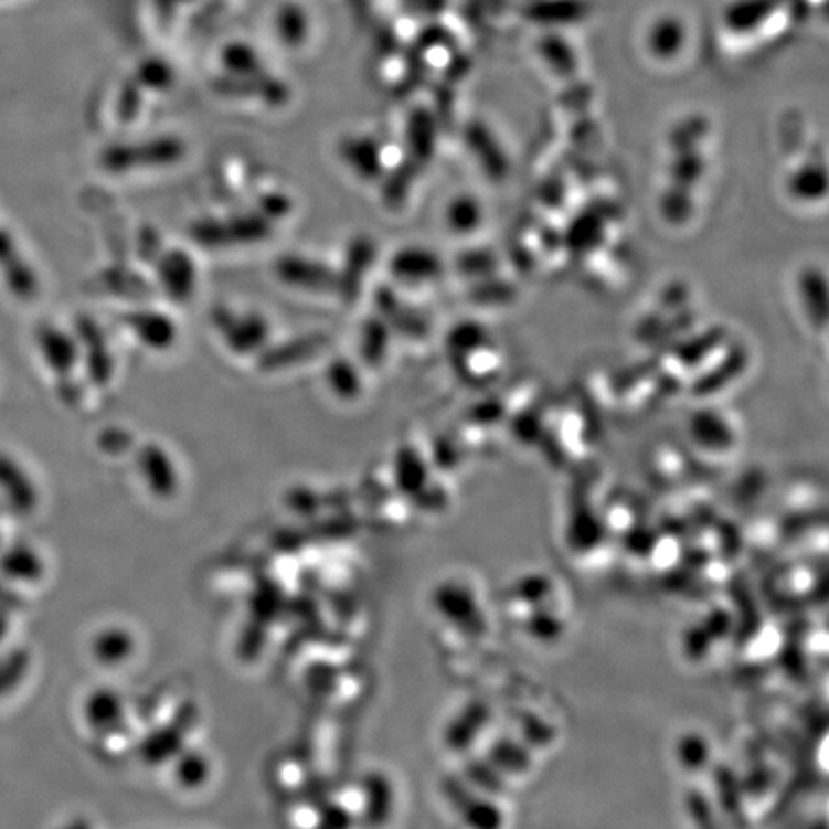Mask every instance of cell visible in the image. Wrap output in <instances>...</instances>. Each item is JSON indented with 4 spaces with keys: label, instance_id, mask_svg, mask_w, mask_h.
<instances>
[{
    "label": "cell",
    "instance_id": "1",
    "mask_svg": "<svg viewBox=\"0 0 829 829\" xmlns=\"http://www.w3.org/2000/svg\"><path fill=\"white\" fill-rule=\"evenodd\" d=\"M184 145L173 137H160L139 145H116L103 155V166L110 173H131L140 168H163L183 158Z\"/></svg>",
    "mask_w": 829,
    "mask_h": 829
},
{
    "label": "cell",
    "instance_id": "2",
    "mask_svg": "<svg viewBox=\"0 0 829 829\" xmlns=\"http://www.w3.org/2000/svg\"><path fill=\"white\" fill-rule=\"evenodd\" d=\"M272 221L265 213L233 215L227 220L200 221L192 228V236L208 248H231L235 244H252L265 241L272 235Z\"/></svg>",
    "mask_w": 829,
    "mask_h": 829
},
{
    "label": "cell",
    "instance_id": "3",
    "mask_svg": "<svg viewBox=\"0 0 829 829\" xmlns=\"http://www.w3.org/2000/svg\"><path fill=\"white\" fill-rule=\"evenodd\" d=\"M213 325L217 327L228 348L238 355L259 352L269 337L267 321L257 313H233L227 309H220L213 316Z\"/></svg>",
    "mask_w": 829,
    "mask_h": 829
},
{
    "label": "cell",
    "instance_id": "4",
    "mask_svg": "<svg viewBox=\"0 0 829 829\" xmlns=\"http://www.w3.org/2000/svg\"><path fill=\"white\" fill-rule=\"evenodd\" d=\"M275 272L283 283L301 290L329 293L340 287V277L329 265L319 264L317 259L304 256L280 257Z\"/></svg>",
    "mask_w": 829,
    "mask_h": 829
},
{
    "label": "cell",
    "instance_id": "5",
    "mask_svg": "<svg viewBox=\"0 0 829 829\" xmlns=\"http://www.w3.org/2000/svg\"><path fill=\"white\" fill-rule=\"evenodd\" d=\"M688 433L691 442L709 454H727L737 442V431L732 421L712 407L693 413L688 423Z\"/></svg>",
    "mask_w": 829,
    "mask_h": 829
},
{
    "label": "cell",
    "instance_id": "6",
    "mask_svg": "<svg viewBox=\"0 0 829 829\" xmlns=\"http://www.w3.org/2000/svg\"><path fill=\"white\" fill-rule=\"evenodd\" d=\"M390 272L404 285H428L442 277L444 262L434 249L425 246H407L397 249L390 259Z\"/></svg>",
    "mask_w": 829,
    "mask_h": 829
},
{
    "label": "cell",
    "instance_id": "7",
    "mask_svg": "<svg viewBox=\"0 0 829 829\" xmlns=\"http://www.w3.org/2000/svg\"><path fill=\"white\" fill-rule=\"evenodd\" d=\"M158 279L166 294L173 300H189L199 283L196 265L187 252L171 249L158 262Z\"/></svg>",
    "mask_w": 829,
    "mask_h": 829
},
{
    "label": "cell",
    "instance_id": "8",
    "mask_svg": "<svg viewBox=\"0 0 829 829\" xmlns=\"http://www.w3.org/2000/svg\"><path fill=\"white\" fill-rule=\"evenodd\" d=\"M38 344L44 363L62 379L72 373L82 360L79 340L54 327H44L39 331Z\"/></svg>",
    "mask_w": 829,
    "mask_h": 829
},
{
    "label": "cell",
    "instance_id": "9",
    "mask_svg": "<svg viewBox=\"0 0 829 829\" xmlns=\"http://www.w3.org/2000/svg\"><path fill=\"white\" fill-rule=\"evenodd\" d=\"M127 327L135 332L140 342L155 350H166L176 342V325L160 311H135L127 319Z\"/></svg>",
    "mask_w": 829,
    "mask_h": 829
},
{
    "label": "cell",
    "instance_id": "10",
    "mask_svg": "<svg viewBox=\"0 0 829 829\" xmlns=\"http://www.w3.org/2000/svg\"><path fill=\"white\" fill-rule=\"evenodd\" d=\"M444 220H446L449 233L457 236L475 235L485 223V210L480 200L470 194H459L456 199L449 200Z\"/></svg>",
    "mask_w": 829,
    "mask_h": 829
},
{
    "label": "cell",
    "instance_id": "11",
    "mask_svg": "<svg viewBox=\"0 0 829 829\" xmlns=\"http://www.w3.org/2000/svg\"><path fill=\"white\" fill-rule=\"evenodd\" d=\"M88 334H83V342H79L83 355L88 360V373L98 386H106L110 382L114 373V363H111L110 348L104 342L103 334L96 329L95 325L83 323Z\"/></svg>",
    "mask_w": 829,
    "mask_h": 829
},
{
    "label": "cell",
    "instance_id": "12",
    "mask_svg": "<svg viewBox=\"0 0 829 829\" xmlns=\"http://www.w3.org/2000/svg\"><path fill=\"white\" fill-rule=\"evenodd\" d=\"M373 244L368 241H358L353 244L348 254L344 273L338 275L342 293L350 294V296L358 294L361 279H363L361 275L371 269V264H373Z\"/></svg>",
    "mask_w": 829,
    "mask_h": 829
},
{
    "label": "cell",
    "instance_id": "13",
    "mask_svg": "<svg viewBox=\"0 0 829 829\" xmlns=\"http://www.w3.org/2000/svg\"><path fill=\"white\" fill-rule=\"evenodd\" d=\"M379 152L371 140H348L342 147V156L346 162L363 179H374L381 173Z\"/></svg>",
    "mask_w": 829,
    "mask_h": 829
},
{
    "label": "cell",
    "instance_id": "14",
    "mask_svg": "<svg viewBox=\"0 0 829 829\" xmlns=\"http://www.w3.org/2000/svg\"><path fill=\"white\" fill-rule=\"evenodd\" d=\"M140 467H142V472H145L148 482L156 486V488L166 490L160 475H163V478H168L169 482L176 485L173 463H171L168 454L158 444H148V448L142 449V454H140Z\"/></svg>",
    "mask_w": 829,
    "mask_h": 829
},
{
    "label": "cell",
    "instance_id": "15",
    "mask_svg": "<svg viewBox=\"0 0 829 829\" xmlns=\"http://www.w3.org/2000/svg\"><path fill=\"white\" fill-rule=\"evenodd\" d=\"M323 346L325 338L321 337L288 342V344L277 348V350H275V352H277L275 355H267V360L264 361V368H287L290 363L309 360V358L316 355V352H319Z\"/></svg>",
    "mask_w": 829,
    "mask_h": 829
},
{
    "label": "cell",
    "instance_id": "16",
    "mask_svg": "<svg viewBox=\"0 0 829 829\" xmlns=\"http://www.w3.org/2000/svg\"><path fill=\"white\" fill-rule=\"evenodd\" d=\"M327 381L337 396L350 400L361 392V376L350 361L334 360L327 371Z\"/></svg>",
    "mask_w": 829,
    "mask_h": 829
},
{
    "label": "cell",
    "instance_id": "17",
    "mask_svg": "<svg viewBox=\"0 0 829 829\" xmlns=\"http://www.w3.org/2000/svg\"><path fill=\"white\" fill-rule=\"evenodd\" d=\"M389 323L379 321V319L368 321L363 334H361V353H363L365 361L373 363V365L381 363L389 352Z\"/></svg>",
    "mask_w": 829,
    "mask_h": 829
},
{
    "label": "cell",
    "instance_id": "18",
    "mask_svg": "<svg viewBox=\"0 0 829 829\" xmlns=\"http://www.w3.org/2000/svg\"><path fill=\"white\" fill-rule=\"evenodd\" d=\"M678 758L685 770H699L711 758V743L705 740V735H682V740L678 742Z\"/></svg>",
    "mask_w": 829,
    "mask_h": 829
},
{
    "label": "cell",
    "instance_id": "19",
    "mask_svg": "<svg viewBox=\"0 0 829 829\" xmlns=\"http://www.w3.org/2000/svg\"><path fill=\"white\" fill-rule=\"evenodd\" d=\"M467 822L472 829H501L503 812L493 800L477 799L470 805Z\"/></svg>",
    "mask_w": 829,
    "mask_h": 829
}]
</instances>
